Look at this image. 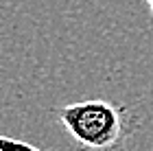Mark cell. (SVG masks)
Masks as SVG:
<instances>
[{
    "mask_svg": "<svg viewBox=\"0 0 153 151\" xmlns=\"http://www.w3.org/2000/svg\"><path fill=\"white\" fill-rule=\"evenodd\" d=\"M147 4H149V9H151V13H153V0H147Z\"/></svg>",
    "mask_w": 153,
    "mask_h": 151,
    "instance_id": "3",
    "label": "cell"
},
{
    "mask_svg": "<svg viewBox=\"0 0 153 151\" xmlns=\"http://www.w3.org/2000/svg\"><path fill=\"white\" fill-rule=\"evenodd\" d=\"M55 114L83 151H120L129 136V109L120 103L76 101L57 107Z\"/></svg>",
    "mask_w": 153,
    "mask_h": 151,
    "instance_id": "1",
    "label": "cell"
},
{
    "mask_svg": "<svg viewBox=\"0 0 153 151\" xmlns=\"http://www.w3.org/2000/svg\"><path fill=\"white\" fill-rule=\"evenodd\" d=\"M0 151H39L37 147H33L26 140L9 138V136H0Z\"/></svg>",
    "mask_w": 153,
    "mask_h": 151,
    "instance_id": "2",
    "label": "cell"
}]
</instances>
